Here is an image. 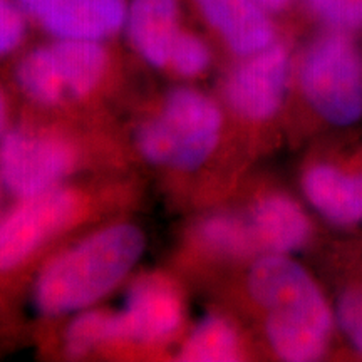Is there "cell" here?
<instances>
[{
	"mask_svg": "<svg viewBox=\"0 0 362 362\" xmlns=\"http://www.w3.org/2000/svg\"><path fill=\"white\" fill-rule=\"evenodd\" d=\"M248 292L267 312L265 334L282 361H319L334 329L332 310L304 267L288 255L264 253L248 274Z\"/></svg>",
	"mask_w": 362,
	"mask_h": 362,
	"instance_id": "cell-1",
	"label": "cell"
},
{
	"mask_svg": "<svg viewBox=\"0 0 362 362\" xmlns=\"http://www.w3.org/2000/svg\"><path fill=\"white\" fill-rule=\"evenodd\" d=\"M144 247L143 232L131 223L110 225L81 240L39 272L35 310L59 317L89 309L128 277Z\"/></svg>",
	"mask_w": 362,
	"mask_h": 362,
	"instance_id": "cell-2",
	"label": "cell"
},
{
	"mask_svg": "<svg viewBox=\"0 0 362 362\" xmlns=\"http://www.w3.org/2000/svg\"><path fill=\"white\" fill-rule=\"evenodd\" d=\"M221 126L215 101L197 89L178 88L166 96L160 115L139 126L136 146L151 165L194 170L214 155Z\"/></svg>",
	"mask_w": 362,
	"mask_h": 362,
	"instance_id": "cell-3",
	"label": "cell"
},
{
	"mask_svg": "<svg viewBox=\"0 0 362 362\" xmlns=\"http://www.w3.org/2000/svg\"><path fill=\"white\" fill-rule=\"evenodd\" d=\"M81 210L79 194L67 188H52L35 197L21 198L0 214V314L22 272L51 238L61 233Z\"/></svg>",
	"mask_w": 362,
	"mask_h": 362,
	"instance_id": "cell-4",
	"label": "cell"
},
{
	"mask_svg": "<svg viewBox=\"0 0 362 362\" xmlns=\"http://www.w3.org/2000/svg\"><path fill=\"white\" fill-rule=\"evenodd\" d=\"M298 83L307 103L334 126H351L362 117V54L344 30L320 35L298 66Z\"/></svg>",
	"mask_w": 362,
	"mask_h": 362,
	"instance_id": "cell-5",
	"label": "cell"
},
{
	"mask_svg": "<svg viewBox=\"0 0 362 362\" xmlns=\"http://www.w3.org/2000/svg\"><path fill=\"white\" fill-rule=\"evenodd\" d=\"M78 149L61 134L11 126L0 138V183L17 200L57 188L78 165Z\"/></svg>",
	"mask_w": 362,
	"mask_h": 362,
	"instance_id": "cell-6",
	"label": "cell"
},
{
	"mask_svg": "<svg viewBox=\"0 0 362 362\" xmlns=\"http://www.w3.org/2000/svg\"><path fill=\"white\" fill-rule=\"evenodd\" d=\"M291 71V54L277 42L243 57L225 81L226 104L248 121L270 119L282 107Z\"/></svg>",
	"mask_w": 362,
	"mask_h": 362,
	"instance_id": "cell-7",
	"label": "cell"
},
{
	"mask_svg": "<svg viewBox=\"0 0 362 362\" xmlns=\"http://www.w3.org/2000/svg\"><path fill=\"white\" fill-rule=\"evenodd\" d=\"M117 314L121 342L160 344L178 332L183 322V298L161 275H146L131 285Z\"/></svg>",
	"mask_w": 362,
	"mask_h": 362,
	"instance_id": "cell-8",
	"label": "cell"
},
{
	"mask_svg": "<svg viewBox=\"0 0 362 362\" xmlns=\"http://www.w3.org/2000/svg\"><path fill=\"white\" fill-rule=\"evenodd\" d=\"M33 19L56 39L103 42L124 27L126 0H17Z\"/></svg>",
	"mask_w": 362,
	"mask_h": 362,
	"instance_id": "cell-9",
	"label": "cell"
},
{
	"mask_svg": "<svg viewBox=\"0 0 362 362\" xmlns=\"http://www.w3.org/2000/svg\"><path fill=\"white\" fill-rule=\"evenodd\" d=\"M223 42L240 57L264 51L275 42L269 11L255 0H194Z\"/></svg>",
	"mask_w": 362,
	"mask_h": 362,
	"instance_id": "cell-10",
	"label": "cell"
},
{
	"mask_svg": "<svg viewBox=\"0 0 362 362\" xmlns=\"http://www.w3.org/2000/svg\"><path fill=\"white\" fill-rule=\"evenodd\" d=\"M257 248L262 253L291 255L310 237L305 211L287 194H267L252 206L247 216Z\"/></svg>",
	"mask_w": 362,
	"mask_h": 362,
	"instance_id": "cell-11",
	"label": "cell"
},
{
	"mask_svg": "<svg viewBox=\"0 0 362 362\" xmlns=\"http://www.w3.org/2000/svg\"><path fill=\"white\" fill-rule=\"evenodd\" d=\"M126 30L134 51L158 69L168 67L180 29L178 0H131Z\"/></svg>",
	"mask_w": 362,
	"mask_h": 362,
	"instance_id": "cell-12",
	"label": "cell"
},
{
	"mask_svg": "<svg viewBox=\"0 0 362 362\" xmlns=\"http://www.w3.org/2000/svg\"><path fill=\"white\" fill-rule=\"evenodd\" d=\"M302 189L310 205L330 223H362V171L346 173L320 163L305 171Z\"/></svg>",
	"mask_w": 362,
	"mask_h": 362,
	"instance_id": "cell-13",
	"label": "cell"
},
{
	"mask_svg": "<svg viewBox=\"0 0 362 362\" xmlns=\"http://www.w3.org/2000/svg\"><path fill=\"white\" fill-rule=\"evenodd\" d=\"M49 51L64 101L89 96L101 84L110 61L101 42L57 39Z\"/></svg>",
	"mask_w": 362,
	"mask_h": 362,
	"instance_id": "cell-14",
	"label": "cell"
},
{
	"mask_svg": "<svg viewBox=\"0 0 362 362\" xmlns=\"http://www.w3.org/2000/svg\"><path fill=\"white\" fill-rule=\"evenodd\" d=\"M242 357L237 329L225 317L208 315L192 330L181 347L183 362H232Z\"/></svg>",
	"mask_w": 362,
	"mask_h": 362,
	"instance_id": "cell-15",
	"label": "cell"
},
{
	"mask_svg": "<svg viewBox=\"0 0 362 362\" xmlns=\"http://www.w3.org/2000/svg\"><path fill=\"white\" fill-rule=\"evenodd\" d=\"M198 238L208 250L230 259H243L259 252L247 216L218 214L198 226Z\"/></svg>",
	"mask_w": 362,
	"mask_h": 362,
	"instance_id": "cell-16",
	"label": "cell"
},
{
	"mask_svg": "<svg viewBox=\"0 0 362 362\" xmlns=\"http://www.w3.org/2000/svg\"><path fill=\"white\" fill-rule=\"evenodd\" d=\"M111 342H121L116 312L83 310L64 334L66 351L72 357L88 356Z\"/></svg>",
	"mask_w": 362,
	"mask_h": 362,
	"instance_id": "cell-17",
	"label": "cell"
},
{
	"mask_svg": "<svg viewBox=\"0 0 362 362\" xmlns=\"http://www.w3.org/2000/svg\"><path fill=\"white\" fill-rule=\"evenodd\" d=\"M211 54L208 45L192 33L181 30L170 52L168 66L183 78H197L208 69Z\"/></svg>",
	"mask_w": 362,
	"mask_h": 362,
	"instance_id": "cell-18",
	"label": "cell"
},
{
	"mask_svg": "<svg viewBox=\"0 0 362 362\" xmlns=\"http://www.w3.org/2000/svg\"><path fill=\"white\" fill-rule=\"evenodd\" d=\"M307 8L334 30L362 27V0H305Z\"/></svg>",
	"mask_w": 362,
	"mask_h": 362,
	"instance_id": "cell-19",
	"label": "cell"
},
{
	"mask_svg": "<svg viewBox=\"0 0 362 362\" xmlns=\"http://www.w3.org/2000/svg\"><path fill=\"white\" fill-rule=\"evenodd\" d=\"M27 16L17 0H0V59L8 57L24 44Z\"/></svg>",
	"mask_w": 362,
	"mask_h": 362,
	"instance_id": "cell-20",
	"label": "cell"
},
{
	"mask_svg": "<svg viewBox=\"0 0 362 362\" xmlns=\"http://www.w3.org/2000/svg\"><path fill=\"white\" fill-rule=\"evenodd\" d=\"M336 314L344 336L362 354V284L354 285L342 293Z\"/></svg>",
	"mask_w": 362,
	"mask_h": 362,
	"instance_id": "cell-21",
	"label": "cell"
},
{
	"mask_svg": "<svg viewBox=\"0 0 362 362\" xmlns=\"http://www.w3.org/2000/svg\"><path fill=\"white\" fill-rule=\"evenodd\" d=\"M12 106L11 99H8V94L4 84L0 83V138H2L4 133L12 126Z\"/></svg>",
	"mask_w": 362,
	"mask_h": 362,
	"instance_id": "cell-22",
	"label": "cell"
},
{
	"mask_svg": "<svg viewBox=\"0 0 362 362\" xmlns=\"http://www.w3.org/2000/svg\"><path fill=\"white\" fill-rule=\"evenodd\" d=\"M255 2L260 4L265 11L279 12V11H284L285 7L291 6L292 0H255Z\"/></svg>",
	"mask_w": 362,
	"mask_h": 362,
	"instance_id": "cell-23",
	"label": "cell"
},
{
	"mask_svg": "<svg viewBox=\"0 0 362 362\" xmlns=\"http://www.w3.org/2000/svg\"><path fill=\"white\" fill-rule=\"evenodd\" d=\"M2 192H4V187L2 183H0V214H2Z\"/></svg>",
	"mask_w": 362,
	"mask_h": 362,
	"instance_id": "cell-24",
	"label": "cell"
},
{
	"mask_svg": "<svg viewBox=\"0 0 362 362\" xmlns=\"http://www.w3.org/2000/svg\"><path fill=\"white\" fill-rule=\"evenodd\" d=\"M2 320H4V317H2V314H0V322H2Z\"/></svg>",
	"mask_w": 362,
	"mask_h": 362,
	"instance_id": "cell-25",
	"label": "cell"
}]
</instances>
